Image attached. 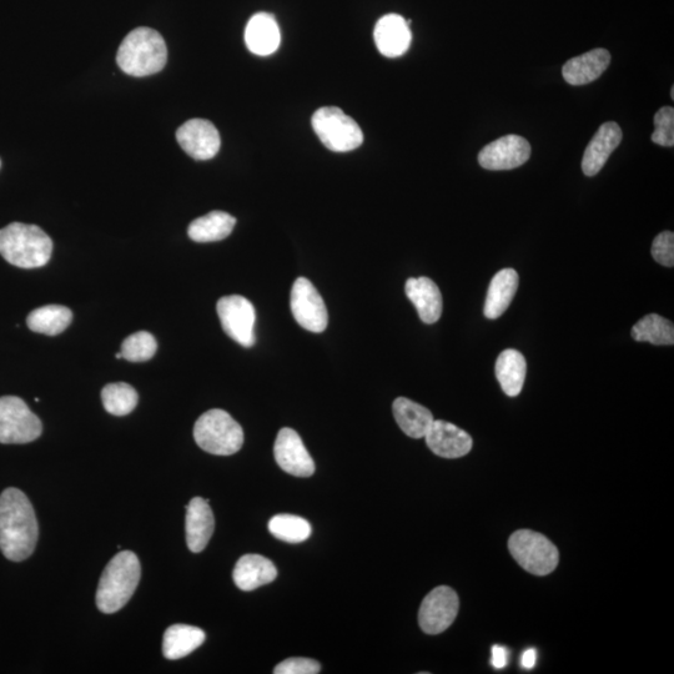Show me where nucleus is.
I'll return each mask as SVG.
<instances>
[{
    "label": "nucleus",
    "instance_id": "nucleus-30",
    "mask_svg": "<svg viewBox=\"0 0 674 674\" xmlns=\"http://www.w3.org/2000/svg\"><path fill=\"white\" fill-rule=\"evenodd\" d=\"M104 409L114 416L129 415L138 405V394L134 387L117 382L109 384L102 391Z\"/></svg>",
    "mask_w": 674,
    "mask_h": 674
},
{
    "label": "nucleus",
    "instance_id": "nucleus-39",
    "mask_svg": "<svg viewBox=\"0 0 674 674\" xmlns=\"http://www.w3.org/2000/svg\"><path fill=\"white\" fill-rule=\"evenodd\" d=\"M671 98H672V100L674 99V87H672V90H671Z\"/></svg>",
    "mask_w": 674,
    "mask_h": 674
},
{
    "label": "nucleus",
    "instance_id": "nucleus-25",
    "mask_svg": "<svg viewBox=\"0 0 674 674\" xmlns=\"http://www.w3.org/2000/svg\"><path fill=\"white\" fill-rule=\"evenodd\" d=\"M526 372L527 362L520 351L508 349L501 352L496 361V377L507 396L516 397L521 394Z\"/></svg>",
    "mask_w": 674,
    "mask_h": 674
},
{
    "label": "nucleus",
    "instance_id": "nucleus-5",
    "mask_svg": "<svg viewBox=\"0 0 674 674\" xmlns=\"http://www.w3.org/2000/svg\"><path fill=\"white\" fill-rule=\"evenodd\" d=\"M194 439L209 454L230 456L243 447L244 431L228 412L214 409L195 422Z\"/></svg>",
    "mask_w": 674,
    "mask_h": 674
},
{
    "label": "nucleus",
    "instance_id": "nucleus-14",
    "mask_svg": "<svg viewBox=\"0 0 674 674\" xmlns=\"http://www.w3.org/2000/svg\"><path fill=\"white\" fill-rule=\"evenodd\" d=\"M275 460L288 474L296 477H310L315 472V462L306 450L298 432L289 427L281 429L274 447Z\"/></svg>",
    "mask_w": 674,
    "mask_h": 674
},
{
    "label": "nucleus",
    "instance_id": "nucleus-37",
    "mask_svg": "<svg viewBox=\"0 0 674 674\" xmlns=\"http://www.w3.org/2000/svg\"><path fill=\"white\" fill-rule=\"evenodd\" d=\"M536 662L537 652L535 648H528V650L522 653L521 667L523 670H532V668L536 666Z\"/></svg>",
    "mask_w": 674,
    "mask_h": 674
},
{
    "label": "nucleus",
    "instance_id": "nucleus-13",
    "mask_svg": "<svg viewBox=\"0 0 674 674\" xmlns=\"http://www.w3.org/2000/svg\"><path fill=\"white\" fill-rule=\"evenodd\" d=\"M176 139L184 152L196 160L213 159L220 150V134L209 120H189L178 129Z\"/></svg>",
    "mask_w": 674,
    "mask_h": 674
},
{
    "label": "nucleus",
    "instance_id": "nucleus-2",
    "mask_svg": "<svg viewBox=\"0 0 674 674\" xmlns=\"http://www.w3.org/2000/svg\"><path fill=\"white\" fill-rule=\"evenodd\" d=\"M117 62L119 68L132 77L157 74L167 65V44L157 30L137 28L120 44Z\"/></svg>",
    "mask_w": 674,
    "mask_h": 674
},
{
    "label": "nucleus",
    "instance_id": "nucleus-4",
    "mask_svg": "<svg viewBox=\"0 0 674 674\" xmlns=\"http://www.w3.org/2000/svg\"><path fill=\"white\" fill-rule=\"evenodd\" d=\"M142 576V566L135 553L119 552L105 567L97 591V606L103 613H115L133 597Z\"/></svg>",
    "mask_w": 674,
    "mask_h": 674
},
{
    "label": "nucleus",
    "instance_id": "nucleus-28",
    "mask_svg": "<svg viewBox=\"0 0 674 674\" xmlns=\"http://www.w3.org/2000/svg\"><path fill=\"white\" fill-rule=\"evenodd\" d=\"M73 320V313L65 306L48 305L32 311L27 319L28 328L34 333L48 336L62 334Z\"/></svg>",
    "mask_w": 674,
    "mask_h": 674
},
{
    "label": "nucleus",
    "instance_id": "nucleus-18",
    "mask_svg": "<svg viewBox=\"0 0 674 674\" xmlns=\"http://www.w3.org/2000/svg\"><path fill=\"white\" fill-rule=\"evenodd\" d=\"M214 530L215 518L209 501L194 497L186 507V543L189 550L194 553L205 550Z\"/></svg>",
    "mask_w": 674,
    "mask_h": 674
},
{
    "label": "nucleus",
    "instance_id": "nucleus-11",
    "mask_svg": "<svg viewBox=\"0 0 674 674\" xmlns=\"http://www.w3.org/2000/svg\"><path fill=\"white\" fill-rule=\"evenodd\" d=\"M459 608V596L452 588L436 587L422 601L419 611L421 630L427 635L445 632L456 620Z\"/></svg>",
    "mask_w": 674,
    "mask_h": 674
},
{
    "label": "nucleus",
    "instance_id": "nucleus-8",
    "mask_svg": "<svg viewBox=\"0 0 674 674\" xmlns=\"http://www.w3.org/2000/svg\"><path fill=\"white\" fill-rule=\"evenodd\" d=\"M39 417L19 397H0V444H29L42 435Z\"/></svg>",
    "mask_w": 674,
    "mask_h": 674
},
{
    "label": "nucleus",
    "instance_id": "nucleus-33",
    "mask_svg": "<svg viewBox=\"0 0 674 674\" xmlns=\"http://www.w3.org/2000/svg\"><path fill=\"white\" fill-rule=\"evenodd\" d=\"M655 128L651 138L652 142L661 147L672 148L674 144V109L672 107L658 110Z\"/></svg>",
    "mask_w": 674,
    "mask_h": 674
},
{
    "label": "nucleus",
    "instance_id": "nucleus-22",
    "mask_svg": "<svg viewBox=\"0 0 674 674\" xmlns=\"http://www.w3.org/2000/svg\"><path fill=\"white\" fill-rule=\"evenodd\" d=\"M278 577V570L273 562L260 555H245L240 558L234 568L235 585L241 591H254L268 585Z\"/></svg>",
    "mask_w": 674,
    "mask_h": 674
},
{
    "label": "nucleus",
    "instance_id": "nucleus-10",
    "mask_svg": "<svg viewBox=\"0 0 674 674\" xmlns=\"http://www.w3.org/2000/svg\"><path fill=\"white\" fill-rule=\"evenodd\" d=\"M290 306L291 313L301 328L318 334L328 328V309L319 291L310 280L296 279L291 289Z\"/></svg>",
    "mask_w": 674,
    "mask_h": 674
},
{
    "label": "nucleus",
    "instance_id": "nucleus-26",
    "mask_svg": "<svg viewBox=\"0 0 674 674\" xmlns=\"http://www.w3.org/2000/svg\"><path fill=\"white\" fill-rule=\"evenodd\" d=\"M236 219L224 211H211L189 225V238L196 243H214L233 233Z\"/></svg>",
    "mask_w": 674,
    "mask_h": 674
},
{
    "label": "nucleus",
    "instance_id": "nucleus-15",
    "mask_svg": "<svg viewBox=\"0 0 674 674\" xmlns=\"http://www.w3.org/2000/svg\"><path fill=\"white\" fill-rule=\"evenodd\" d=\"M426 444L435 455L444 459H460L472 450V437L450 422L435 420L425 436Z\"/></svg>",
    "mask_w": 674,
    "mask_h": 674
},
{
    "label": "nucleus",
    "instance_id": "nucleus-35",
    "mask_svg": "<svg viewBox=\"0 0 674 674\" xmlns=\"http://www.w3.org/2000/svg\"><path fill=\"white\" fill-rule=\"evenodd\" d=\"M275 674H316L320 665L311 658H289L275 667Z\"/></svg>",
    "mask_w": 674,
    "mask_h": 674
},
{
    "label": "nucleus",
    "instance_id": "nucleus-32",
    "mask_svg": "<svg viewBox=\"0 0 674 674\" xmlns=\"http://www.w3.org/2000/svg\"><path fill=\"white\" fill-rule=\"evenodd\" d=\"M158 344L155 337L148 331H139L123 341V359L130 362H144L157 354Z\"/></svg>",
    "mask_w": 674,
    "mask_h": 674
},
{
    "label": "nucleus",
    "instance_id": "nucleus-6",
    "mask_svg": "<svg viewBox=\"0 0 674 674\" xmlns=\"http://www.w3.org/2000/svg\"><path fill=\"white\" fill-rule=\"evenodd\" d=\"M511 555L523 570L536 576H547L556 570L560 553L541 533L518 530L508 540Z\"/></svg>",
    "mask_w": 674,
    "mask_h": 674
},
{
    "label": "nucleus",
    "instance_id": "nucleus-27",
    "mask_svg": "<svg viewBox=\"0 0 674 674\" xmlns=\"http://www.w3.org/2000/svg\"><path fill=\"white\" fill-rule=\"evenodd\" d=\"M205 632L198 627L188 625L170 626L164 633L163 655L168 660H180L205 642Z\"/></svg>",
    "mask_w": 674,
    "mask_h": 674
},
{
    "label": "nucleus",
    "instance_id": "nucleus-23",
    "mask_svg": "<svg viewBox=\"0 0 674 674\" xmlns=\"http://www.w3.org/2000/svg\"><path fill=\"white\" fill-rule=\"evenodd\" d=\"M392 412L397 425L411 439H425L427 431L435 421L430 410L406 397H397L392 405Z\"/></svg>",
    "mask_w": 674,
    "mask_h": 674
},
{
    "label": "nucleus",
    "instance_id": "nucleus-7",
    "mask_svg": "<svg viewBox=\"0 0 674 674\" xmlns=\"http://www.w3.org/2000/svg\"><path fill=\"white\" fill-rule=\"evenodd\" d=\"M313 128L321 143L331 152L346 153L364 142L359 124L336 107H325L313 115Z\"/></svg>",
    "mask_w": 674,
    "mask_h": 674
},
{
    "label": "nucleus",
    "instance_id": "nucleus-19",
    "mask_svg": "<svg viewBox=\"0 0 674 674\" xmlns=\"http://www.w3.org/2000/svg\"><path fill=\"white\" fill-rule=\"evenodd\" d=\"M405 293L415 305L422 323L435 324L442 315V295L434 281L429 278H411L406 281Z\"/></svg>",
    "mask_w": 674,
    "mask_h": 674
},
{
    "label": "nucleus",
    "instance_id": "nucleus-24",
    "mask_svg": "<svg viewBox=\"0 0 674 674\" xmlns=\"http://www.w3.org/2000/svg\"><path fill=\"white\" fill-rule=\"evenodd\" d=\"M518 274L516 270L504 269L492 279L487 293L484 314L487 319L495 320L510 308L517 293Z\"/></svg>",
    "mask_w": 674,
    "mask_h": 674
},
{
    "label": "nucleus",
    "instance_id": "nucleus-38",
    "mask_svg": "<svg viewBox=\"0 0 674 674\" xmlns=\"http://www.w3.org/2000/svg\"><path fill=\"white\" fill-rule=\"evenodd\" d=\"M117 359H123L122 352H119V354H117Z\"/></svg>",
    "mask_w": 674,
    "mask_h": 674
},
{
    "label": "nucleus",
    "instance_id": "nucleus-29",
    "mask_svg": "<svg viewBox=\"0 0 674 674\" xmlns=\"http://www.w3.org/2000/svg\"><path fill=\"white\" fill-rule=\"evenodd\" d=\"M631 335L638 342H650L652 345H673L674 326L672 321L657 314L645 316L633 326Z\"/></svg>",
    "mask_w": 674,
    "mask_h": 674
},
{
    "label": "nucleus",
    "instance_id": "nucleus-17",
    "mask_svg": "<svg viewBox=\"0 0 674 674\" xmlns=\"http://www.w3.org/2000/svg\"><path fill=\"white\" fill-rule=\"evenodd\" d=\"M622 130L615 122L605 123L597 130L582 159V170L586 176H595L605 167L611 154L620 147Z\"/></svg>",
    "mask_w": 674,
    "mask_h": 674
},
{
    "label": "nucleus",
    "instance_id": "nucleus-34",
    "mask_svg": "<svg viewBox=\"0 0 674 674\" xmlns=\"http://www.w3.org/2000/svg\"><path fill=\"white\" fill-rule=\"evenodd\" d=\"M652 256L658 264L673 268L674 265V234L665 231L656 236L652 244Z\"/></svg>",
    "mask_w": 674,
    "mask_h": 674
},
{
    "label": "nucleus",
    "instance_id": "nucleus-9",
    "mask_svg": "<svg viewBox=\"0 0 674 674\" xmlns=\"http://www.w3.org/2000/svg\"><path fill=\"white\" fill-rule=\"evenodd\" d=\"M225 334L244 347H253L256 342V311L244 296H224L216 305Z\"/></svg>",
    "mask_w": 674,
    "mask_h": 674
},
{
    "label": "nucleus",
    "instance_id": "nucleus-3",
    "mask_svg": "<svg viewBox=\"0 0 674 674\" xmlns=\"http://www.w3.org/2000/svg\"><path fill=\"white\" fill-rule=\"evenodd\" d=\"M52 253V239L37 225L13 223L0 230V255L17 268H42Z\"/></svg>",
    "mask_w": 674,
    "mask_h": 674
},
{
    "label": "nucleus",
    "instance_id": "nucleus-20",
    "mask_svg": "<svg viewBox=\"0 0 674 674\" xmlns=\"http://www.w3.org/2000/svg\"><path fill=\"white\" fill-rule=\"evenodd\" d=\"M280 28L274 15L258 13L249 20L245 29L246 47L251 53L266 57L280 47Z\"/></svg>",
    "mask_w": 674,
    "mask_h": 674
},
{
    "label": "nucleus",
    "instance_id": "nucleus-21",
    "mask_svg": "<svg viewBox=\"0 0 674 674\" xmlns=\"http://www.w3.org/2000/svg\"><path fill=\"white\" fill-rule=\"evenodd\" d=\"M611 54L606 49L591 50L580 57L568 60L562 74L570 85H585L595 82L610 67Z\"/></svg>",
    "mask_w": 674,
    "mask_h": 674
},
{
    "label": "nucleus",
    "instance_id": "nucleus-31",
    "mask_svg": "<svg viewBox=\"0 0 674 674\" xmlns=\"http://www.w3.org/2000/svg\"><path fill=\"white\" fill-rule=\"evenodd\" d=\"M269 531L278 540L299 543L308 540L311 535V525L303 517L284 513V515L271 518Z\"/></svg>",
    "mask_w": 674,
    "mask_h": 674
},
{
    "label": "nucleus",
    "instance_id": "nucleus-1",
    "mask_svg": "<svg viewBox=\"0 0 674 674\" xmlns=\"http://www.w3.org/2000/svg\"><path fill=\"white\" fill-rule=\"evenodd\" d=\"M39 527L28 497L9 487L0 495V551L10 561L27 560L37 546Z\"/></svg>",
    "mask_w": 674,
    "mask_h": 674
},
{
    "label": "nucleus",
    "instance_id": "nucleus-12",
    "mask_svg": "<svg viewBox=\"0 0 674 674\" xmlns=\"http://www.w3.org/2000/svg\"><path fill=\"white\" fill-rule=\"evenodd\" d=\"M530 157V143L511 134L487 144L479 154V163L487 170H512L521 167Z\"/></svg>",
    "mask_w": 674,
    "mask_h": 674
},
{
    "label": "nucleus",
    "instance_id": "nucleus-36",
    "mask_svg": "<svg viewBox=\"0 0 674 674\" xmlns=\"http://www.w3.org/2000/svg\"><path fill=\"white\" fill-rule=\"evenodd\" d=\"M508 656H510V653H508L505 647H492L491 665L494 666L496 670H504L508 665Z\"/></svg>",
    "mask_w": 674,
    "mask_h": 674
},
{
    "label": "nucleus",
    "instance_id": "nucleus-16",
    "mask_svg": "<svg viewBox=\"0 0 674 674\" xmlns=\"http://www.w3.org/2000/svg\"><path fill=\"white\" fill-rule=\"evenodd\" d=\"M411 20L407 22L399 14H387L377 22L374 38L377 49L387 58L404 55L411 44Z\"/></svg>",
    "mask_w": 674,
    "mask_h": 674
}]
</instances>
